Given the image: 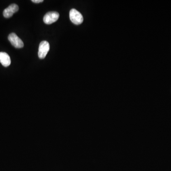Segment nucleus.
Instances as JSON below:
<instances>
[{"label": "nucleus", "instance_id": "1", "mask_svg": "<svg viewBox=\"0 0 171 171\" xmlns=\"http://www.w3.org/2000/svg\"><path fill=\"white\" fill-rule=\"evenodd\" d=\"M70 18L71 22L76 25L81 24L83 22L82 15L75 9H71L70 11Z\"/></svg>", "mask_w": 171, "mask_h": 171}, {"label": "nucleus", "instance_id": "2", "mask_svg": "<svg viewBox=\"0 0 171 171\" xmlns=\"http://www.w3.org/2000/svg\"><path fill=\"white\" fill-rule=\"evenodd\" d=\"M49 50V44L47 41H42L39 44L38 56L40 59L45 58Z\"/></svg>", "mask_w": 171, "mask_h": 171}, {"label": "nucleus", "instance_id": "3", "mask_svg": "<svg viewBox=\"0 0 171 171\" xmlns=\"http://www.w3.org/2000/svg\"><path fill=\"white\" fill-rule=\"evenodd\" d=\"M8 39L11 45L16 48H22L24 46L23 41L14 33H11L8 36Z\"/></svg>", "mask_w": 171, "mask_h": 171}, {"label": "nucleus", "instance_id": "4", "mask_svg": "<svg viewBox=\"0 0 171 171\" xmlns=\"http://www.w3.org/2000/svg\"><path fill=\"white\" fill-rule=\"evenodd\" d=\"M60 16V14L56 11H51L47 13L44 16L43 21L46 24H51L56 22Z\"/></svg>", "mask_w": 171, "mask_h": 171}, {"label": "nucleus", "instance_id": "5", "mask_svg": "<svg viewBox=\"0 0 171 171\" xmlns=\"http://www.w3.org/2000/svg\"><path fill=\"white\" fill-rule=\"evenodd\" d=\"M19 6L16 4H12L4 11L3 15L6 18L11 17L14 13L19 11Z\"/></svg>", "mask_w": 171, "mask_h": 171}, {"label": "nucleus", "instance_id": "6", "mask_svg": "<svg viewBox=\"0 0 171 171\" xmlns=\"http://www.w3.org/2000/svg\"><path fill=\"white\" fill-rule=\"evenodd\" d=\"M0 63L3 66L7 67L10 65L11 60L9 55L6 52H0Z\"/></svg>", "mask_w": 171, "mask_h": 171}, {"label": "nucleus", "instance_id": "7", "mask_svg": "<svg viewBox=\"0 0 171 171\" xmlns=\"http://www.w3.org/2000/svg\"><path fill=\"white\" fill-rule=\"evenodd\" d=\"M32 1L36 4H39L43 2V0H32Z\"/></svg>", "mask_w": 171, "mask_h": 171}]
</instances>
